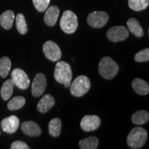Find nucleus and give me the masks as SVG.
Instances as JSON below:
<instances>
[{
	"instance_id": "obj_1",
	"label": "nucleus",
	"mask_w": 149,
	"mask_h": 149,
	"mask_svg": "<svg viewBox=\"0 0 149 149\" xmlns=\"http://www.w3.org/2000/svg\"><path fill=\"white\" fill-rule=\"evenodd\" d=\"M72 77V70L69 64L64 61H58L56 64L54 72V77L56 81L68 88L71 83Z\"/></svg>"
},
{
	"instance_id": "obj_15",
	"label": "nucleus",
	"mask_w": 149,
	"mask_h": 149,
	"mask_svg": "<svg viewBox=\"0 0 149 149\" xmlns=\"http://www.w3.org/2000/svg\"><path fill=\"white\" fill-rule=\"evenodd\" d=\"M59 14V9L57 6H51L46 10L44 15V22L46 25L54 26L57 23V18Z\"/></svg>"
},
{
	"instance_id": "obj_12",
	"label": "nucleus",
	"mask_w": 149,
	"mask_h": 149,
	"mask_svg": "<svg viewBox=\"0 0 149 149\" xmlns=\"http://www.w3.org/2000/svg\"><path fill=\"white\" fill-rule=\"evenodd\" d=\"M1 128L3 131L9 134L15 133L19 126V120L15 115H11L3 119L1 122Z\"/></svg>"
},
{
	"instance_id": "obj_17",
	"label": "nucleus",
	"mask_w": 149,
	"mask_h": 149,
	"mask_svg": "<svg viewBox=\"0 0 149 149\" xmlns=\"http://www.w3.org/2000/svg\"><path fill=\"white\" fill-rule=\"evenodd\" d=\"M15 19L14 12L12 10H6L0 16V25L6 30L10 29L13 26Z\"/></svg>"
},
{
	"instance_id": "obj_16",
	"label": "nucleus",
	"mask_w": 149,
	"mask_h": 149,
	"mask_svg": "<svg viewBox=\"0 0 149 149\" xmlns=\"http://www.w3.org/2000/svg\"><path fill=\"white\" fill-rule=\"evenodd\" d=\"M132 86L136 93L140 95H146L149 93L148 84L140 78H135L132 81Z\"/></svg>"
},
{
	"instance_id": "obj_29",
	"label": "nucleus",
	"mask_w": 149,
	"mask_h": 149,
	"mask_svg": "<svg viewBox=\"0 0 149 149\" xmlns=\"http://www.w3.org/2000/svg\"><path fill=\"white\" fill-rule=\"evenodd\" d=\"M11 149H29L30 147L22 141H15L12 143L10 146Z\"/></svg>"
},
{
	"instance_id": "obj_5",
	"label": "nucleus",
	"mask_w": 149,
	"mask_h": 149,
	"mask_svg": "<svg viewBox=\"0 0 149 149\" xmlns=\"http://www.w3.org/2000/svg\"><path fill=\"white\" fill-rule=\"evenodd\" d=\"M61 30L67 34L74 33L78 27L77 17L71 10H65L60 19Z\"/></svg>"
},
{
	"instance_id": "obj_19",
	"label": "nucleus",
	"mask_w": 149,
	"mask_h": 149,
	"mask_svg": "<svg viewBox=\"0 0 149 149\" xmlns=\"http://www.w3.org/2000/svg\"><path fill=\"white\" fill-rule=\"evenodd\" d=\"M149 120V113L144 110H140L134 113L131 116V121L136 125H141L146 124Z\"/></svg>"
},
{
	"instance_id": "obj_9",
	"label": "nucleus",
	"mask_w": 149,
	"mask_h": 149,
	"mask_svg": "<svg viewBox=\"0 0 149 149\" xmlns=\"http://www.w3.org/2000/svg\"><path fill=\"white\" fill-rule=\"evenodd\" d=\"M129 35V32L126 27L117 26L109 29L107 33V38L113 42H122L126 40Z\"/></svg>"
},
{
	"instance_id": "obj_26",
	"label": "nucleus",
	"mask_w": 149,
	"mask_h": 149,
	"mask_svg": "<svg viewBox=\"0 0 149 149\" xmlns=\"http://www.w3.org/2000/svg\"><path fill=\"white\" fill-rule=\"evenodd\" d=\"M16 26L18 32L22 35L26 34L28 32V26L26 22L25 17L23 14L19 13L16 17Z\"/></svg>"
},
{
	"instance_id": "obj_27",
	"label": "nucleus",
	"mask_w": 149,
	"mask_h": 149,
	"mask_svg": "<svg viewBox=\"0 0 149 149\" xmlns=\"http://www.w3.org/2000/svg\"><path fill=\"white\" fill-rule=\"evenodd\" d=\"M135 61L137 62H146L149 60V49L145 48L139 51L135 55Z\"/></svg>"
},
{
	"instance_id": "obj_11",
	"label": "nucleus",
	"mask_w": 149,
	"mask_h": 149,
	"mask_svg": "<svg viewBox=\"0 0 149 149\" xmlns=\"http://www.w3.org/2000/svg\"><path fill=\"white\" fill-rule=\"evenodd\" d=\"M101 124V120L97 115H85L80 122V126L84 131L97 130Z\"/></svg>"
},
{
	"instance_id": "obj_4",
	"label": "nucleus",
	"mask_w": 149,
	"mask_h": 149,
	"mask_svg": "<svg viewBox=\"0 0 149 149\" xmlns=\"http://www.w3.org/2000/svg\"><path fill=\"white\" fill-rule=\"evenodd\" d=\"M91 88V81L85 75H79L70 85V92L74 97H81Z\"/></svg>"
},
{
	"instance_id": "obj_28",
	"label": "nucleus",
	"mask_w": 149,
	"mask_h": 149,
	"mask_svg": "<svg viewBox=\"0 0 149 149\" xmlns=\"http://www.w3.org/2000/svg\"><path fill=\"white\" fill-rule=\"evenodd\" d=\"M51 0H33L35 8L39 12H44L47 9Z\"/></svg>"
},
{
	"instance_id": "obj_21",
	"label": "nucleus",
	"mask_w": 149,
	"mask_h": 149,
	"mask_svg": "<svg viewBox=\"0 0 149 149\" xmlns=\"http://www.w3.org/2000/svg\"><path fill=\"white\" fill-rule=\"evenodd\" d=\"M61 131V122L60 119L53 118L48 124V133L52 137H58Z\"/></svg>"
},
{
	"instance_id": "obj_22",
	"label": "nucleus",
	"mask_w": 149,
	"mask_h": 149,
	"mask_svg": "<svg viewBox=\"0 0 149 149\" xmlns=\"http://www.w3.org/2000/svg\"><path fill=\"white\" fill-rule=\"evenodd\" d=\"M99 145V139L95 136L87 137L79 141V146L81 149H96Z\"/></svg>"
},
{
	"instance_id": "obj_14",
	"label": "nucleus",
	"mask_w": 149,
	"mask_h": 149,
	"mask_svg": "<svg viewBox=\"0 0 149 149\" xmlns=\"http://www.w3.org/2000/svg\"><path fill=\"white\" fill-rule=\"evenodd\" d=\"M55 105V100L53 97L50 94H46L43 96L38 102L37 109L40 113H45L49 111Z\"/></svg>"
},
{
	"instance_id": "obj_6",
	"label": "nucleus",
	"mask_w": 149,
	"mask_h": 149,
	"mask_svg": "<svg viewBox=\"0 0 149 149\" xmlns=\"http://www.w3.org/2000/svg\"><path fill=\"white\" fill-rule=\"evenodd\" d=\"M109 15L104 11H93L87 17V22L90 26L94 29L104 27L109 21Z\"/></svg>"
},
{
	"instance_id": "obj_10",
	"label": "nucleus",
	"mask_w": 149,
	"mask_h": 149,
	"mask_svg": "<svg viewBox=\"0 0 149 149\" xmlns=\"http://www.w3.org/2000/svg\"><path fill=\"white\" fill-rule=\"evenodd\" d=\"M47 82L43 73H37L35 76L32 83V94L34 97H40L46 90Z\"/></svg>"
},
{
	"instance_id": "obj_3",
	"label": "nucleus",
	"mask_w": 149,
	"mask_h": 149,
	"mask_svg": "<svg viewBox=\"0 0 149 149\" xmlns=\"http://www.w3.org/2000/svg\"><path fill=\"white\" fill-rule=\"evenodd\" d=\"M147 137L148 134L144 128H133L127 136L128 146L133 149L140 148L145 144Z\"/></svg>"
},
{
	"instance_id": "obj_8",
	"label": "nucleus",
	"mask_w": 149,
	"mask_h": 149,
	"mask_svg": "<svg viewBox=\"0 0 149 149\" xmlns=\"http://www.w3.org/2000/svg\"><path fill=\"white\" fill-rule=\"evenodd\" d=\"M12 81L14 85L17 86L19 89L25 90L30 86V79L25 71L20 68H15L11 73Z\"/></svg>"
},
{
	"instance_id": "obj_18",
	"label": "nucleus",
	"mask_w": 149,
	"mask_h": 149,
	"mask_svg": "<svg viewBox=\"0 0 149 149\" xmlns=\"http://www.w3.org/2000/svg\"><path fill=\"white\" fill-rule=\"evenodd\" d=\"M127 26L129 31L135 36L137 37H141L144 36V31L138 20L135 18H130L127 22Z\"/></svg>"
},
{
	"instance_id": "obj_7",
	"label": "nucleus",
	"mask_w": 149,
	"mask_h": 149,
	"mask_svg": "<svg viewBox=\"0 0 149 149\" xmlns=\"http://www.w3.org/2000/svg\"><path fill=\"white\" fill-rule=\"evenodd\" d=\"M43 52L46 57L52 61H57L61 57V51L56 43L47 41L43 45Z\"/></svg>"
},
{
	"instance_id": "obj_24",
	"label": "nucleus",
	"mask_w": 149,
	"mask_h": 149,
	"mask_svg": "<svg viewBox=\"0 0 149 149\" xmlns=\"http://www.w3.org/2000/svg\"><path fill=\"white\" fill-rule=\"evenodd\" d=\"M11 68V61L8 57H2L0 59V75L1 77H7Z\"/></svg>"
},
{
	"instance_id": "obj_20",
	"label": "nucleus",
	"mask_w": 149,
	"mask_h": 149,
	"mask_svg": "<svg viewBox=\"0 0 149 149\" xmlns=\"http://www.w3.org/2000/svg\"><path fill=\"white\" fill-rule=\"evenodd\" d=\"M14 89V84L13 82L12 79H8L1 86V97L4 101H7L10 97L12 96L13 93Z\"/></svg>"
},
{
	"instance_id": "obj_25",
	"label": "nucleus",
	"mask_w": 149,
	"mask_h": 149,
	"mask_svg": "<svg viewBox=\"0 0 149 149\" xmlns=\"http://www.w3.org/2000/svg\"><path fill=\"white\" fill-rule=\"evenodd\" d=\"M128 6L135 11H141L148 7L149 0H128Z\"/></svg>"
},
{
	"instance_id": "obj_13",
	"label": "nucleus",
	"mask_w": 149,
	"mask_h": 149,
	"mask_svg": "<svg viewBox=\"0 0 149 149\" xmlns=\"http://www.w3.org/2000/svg\"><path fill=\"white\" fill-rule=\"evenodd\" d=\"M22 130L26 135L31 137H37L42 133V129L40 126L36 122L33 121H26L22 123Z\"/></svg>"
},
{
	"instance_id": "obj_30",
	"label": "nucleus",
	"mask_w": 149,
	"mask_h": 149,
	"mask_svg": "<svg viewBox=\"0 0 149 149\" xmlns=\"http://www.w3.org/2000/svg\"><path fill=\"white\" fill-rule=\"evenodd\" d=\"M0 135H1V131H0Z\"/></svg>"
},
{
	"instance_id": "obj_23",
	"label": "nucleus",
	"mask_w": 149,
	"mask_h": 149,
	"mask_svg": "<svg viewBox=\"0 0 149 149\" xmlns=\"http://www.w3.org/2000/svg\"><path fill=\"white\" fill-rule=\"evenodd\" d=\"M26 104V99L22 96H17L13 98L8 102V109L10 111H14L22 109V107L25 105Z\"/></svg>"
},
{
	"instance_id": "obj_2",
	"label": "nucleus",
	"mask_w": 149,
	"mask_h": 149,
	"mask_svg": "<svg viewBox=\"0 0 149 149\" xmlns=\"http://www.w3.org/2000/svg\"><path fill=\"white\" fill-rule=\"evenodd\" d=\"M99 73L106 79H113L119 72L118 64L110 57H104L100 61Z\"/></svg>"
}]
</instances>
